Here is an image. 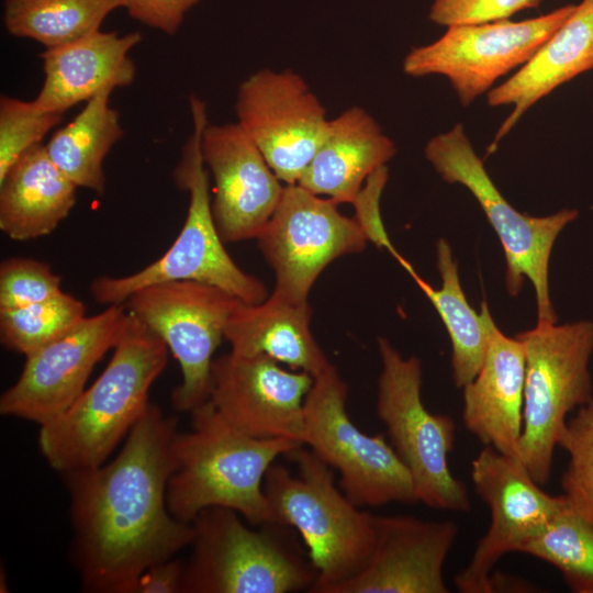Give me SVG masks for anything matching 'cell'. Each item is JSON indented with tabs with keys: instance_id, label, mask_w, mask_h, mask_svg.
<instances>
[{
	"instance_id": "cell-1",
	"label": "cell",
	"mask_w": 593,
	"mask_h": 593,
	"mask_svg": "<svg viewBox=\"0 0 593 593\" xmlns=\"http://www.w3.org/2000/svg\"><path fill=\"white\" fill-rule=\"evenodd\" d=\"M177 433V419L149 403L111 462L65 474L85 589L132 593L147 568L191 546L193 525L167 505Z\"/></svg>"
},
{
	"instance_id": "cell-2",
	"label": "cell",
	"mask_w": 593,
	"mask_h": 593,
	"mask_svg": "<svg viewBox=\"0 0 593 593\" xmlns=\"http://www.w3.org/2000/svg\"><path fill=\"white\" fill-rule=\"evenodd\" d=\"M168 351L127 312L103 372L63 414L40 426L38 448L47 463L63 474L103 465L146 411Z\"/></svg>"
},
{
	"instance_id": "cell-3",
	"label": "cell",
	"mask_w": 593,
	"mask_h": 593,
	"mask_svg": "<svg viewBox=\"0 0 593 593\" xmlns=\"http://www.w3.org/2000/svg\"><path fill=\"white\" fill-rule=\"evenodd\" d=\"M191 413V430L177 433L167 505L191 523L204 508L236 511L251 526L273 523L264 491L269 467L302 445L286 438H256L228 424L208 400Z\"/></svg>"
},
{
	"instance_id": "cell-4",
	"label": "cell",
	"mask_w": 593,
	"mask_h": 593,
	"mask_svg": "<svg viewBox=\"0 0 593 593\" xmlns=\"http://www.w3.org/2000/svg\"><path fill=\"white\" fill-rule=\"evenodd\" d=\"M286 457L296 465V475L273 462L264 480L273 523L301 536L317 572L310 592L333 593L367 563L376 540V515L359 510L337 488L331 467L306 446Z\"/></svg>"
},
{
	"instance_id": "cell-5",
	"label": "cell",
	"mask_w": 593,
	"mask_h": 593,
	"mask_svg": "<svg viewBox=\"0 0 593 593\" xmlns=\"http://www.w3.org/2000/svg\"><path fill=\"white\" fill-rule=\"evenodd\" d=\"M192 133L183 145L172 177L181 191L189 193L183 226L169 249L145 268L124 277L101 276L93 279L89 291L103 305L123 304L136 290L167 281H198L219 287L242 302L256 304L269 294L265 283L245 272L224 247L212 214L209 170L201 149L202 133L208 121L206 104L190 97Z\"/></svg>"
},
{
	"instance_id": "cell-6",
	"label": "cell",
	"mask_w": 593,
	"mask_h": 593,
	"mask_svg": "<svg viewBox=\"0 0 593 593\" xmlns=\"http://www.w3.org/2000/svg\"><path fill=\"white\" fill-rule=\"evenodd\" d=\"M192 552L182 593L310 592L317 572L294 529L279 523L250 528L231 508L212 506L191 522Z\"/></svg>"
},
{
	"instance_id": "cell-7",
	"label": "cell",
	"mask_w": 593,
	"mask_h": 593,
	"mask_svg": "<svg viewBox=\"0 0 593 593\" xmlns=\"http://www.w3.org/2000/svg\"><path fill=\"white\" fill-rule=\"evenodd\" d=\"M525 349L523 433L519 460L544 485L567 415L593 400L589 362L593 322L537 323L516 334Z\"/></svg>"
},
{
	"instance_id": "cell-8",
	"label": "cell",
	"mask_w": 593,
	"mask_h": 593,
	"mask_svg": "<svg viewBox=\"0 0 593 593\" xmlns=\"http://www.w3.org/2000/svg\"><path fill=\"white\" fill-rule=\"evenodd\" d=\"M381 372L376 412L391 446L411 474L417 502L439 511L470 510L468 488L450 470L455 421L428 411L422 400V363L378 339Z\"/></svg>"
},
{
	"instance_id": "cell-9",
	"label": "cell",
	"mask_w": 593,
	"mask_h": 593,
	"mask_svg": "<svg viewBox=\"0 0 593 593\" xmlns=\"http://www.w3.org/2000/svg\"><path fill=\"white\" fill-rule=\"evenodd\" d=\"M425 156L446 182L465 186L479 202L503 246L510 294L519 292L526 277L534 286L538 323H556L548 286L549 258L556 238L578 217V211L563 209L539 217L518 212L495 187L460 123L430 138Z\"/></svg>"
},
{
	"instance_id": "cell-10",
	"label": "cell",
	"mask_w": 593,
	"mask_h": 593,
	"mask_svg": "<svg viewBox=\"0 0 593 593\" xmlns=\"http://www.w3.org/2000/svg\"><path fill=\"white\" fill-rule=\"evenodd\" d=\"M348 385L332 366L314 378L304 405L303 445L339 473L356 505L415 503L406 467L383 436L360 430L346 410Z\"/></svg>"
},
{
	"instance_id": "cell-11",
	"label": "cell",
	"mask_w": 593,
	"mask_h": 593,
	"mask_svg": "<svg viewBox=\"0 0 593 593\" xmlns=\"http://www.w3.org/2000/svg\"><path fill=\"white\" fill-rule=\"evenodd\" d=\"M239 302L219 287L181 280L146 286L123 303L179 363L182 380L171 394L176 410L190 413L209 400L213 355Z\"/></svg>"
},
{
	"instance_id": "cell-12",
	"label": "cell",
	"mask_w": 593,
	"mask_h": 593,
	"mask_svg": "<svg viewBox=\"0 0 593 593\" xmlns=\"http://www.w3.org/2000/svg\"><path fill=\"white\" fill-rule=\"evenodd\" d=\"M337 205L298 183L284 186L277 209L256 238L275 273L272 293L307 302L313 284L331 262L365 250L369 239L360 223Z\"/></svg>"
},
{
	"instance_id": "cell-13",
	"label": "cell",
	"mask_w": 593,
	"mask_h": 593,
	"mask_svg": "<svg viewBox=\"0 0 593 593\" xmlns=\"http://www.w3.org/2000/svg\"><path fill=\"white\" fill-rule=\"evenodd\" d=\"M575 5L566 4L517 22L502 20L447 27L435 42L412 48L403 60V71L412 77H447L461 104L468 105L490 91L500 77L523 66Z\"/></svg>"
},
{
	"instance_id": "cell-14",
	"label": "cell",
	"mask_w": 593,
	"mask_h": 593,
	"mask_svg": "<svg viewBox=\"0 0 593 593\" xmlns=\"http://www.w3.org/2000/svg\"><path fill=\"white\" fill-rule=\"evenodd\" d=\"M471 480L491 521L454 582L461 593H490L494 591L491 571L495 563L507 552H518L568 503L563 495L546 493L521 460L489 446L472 460Z\"/></svg>"
},
{
	"instance_id": "cell-15",
	"label": "cell",
	"mask_w": 593,
	"mask_h": 593,
	"mask_svg": "<svg viewBox=\"0 0 593 593\" xmlns=\"http://www.w3.org/2000/svg\"><path fill=\"white\" fill-rule=\"evenodd\" d=\"M237 123L286 184L298 183L328 126L326 110L298 74L262 69L240 85Z\"/></svg>"
},
{
	"instance_id": "cell-16",
	"label": "cell",
	"mask_w": 593,
	"mask_h": 593,
	"mask_svg": "<svg viewBox=\"0 0 593 593\" xmlns=\"http://www.w3.org/2000/svg\"><path fill=\"white\" fill-rule=\"evenodd\" d=\"M127 311L107 306L25 356L18 380L0 398V413L40 426L63 414L85 391L91 371L113 349Z\"/></svg>"
},
{
	"instance_id": "cell-17",
	"label": "cell",
	"mask_w": 593,
	"mask_h": 593,
	"mask_svg": "<svg viewBox=\"0 0 593 593\" xmlns=\"http://www.w3.org/2000/svg\"><path fill=\"white\" fill-rule=\"evenodd\" d=\"M314 378L264 356L227 353L214 358L209 401L221 416L256 438L303 445L304 405Z\"/></svg>"
},
{
	"instance_id": "cell-18",
	"label": "cell",
	"mask_w": 593,
	"mask_h": 593,
	"mask_svg": "<svg viewBox=\"0 0 593 593\" xmlns=\"http://www.w3.org/2000/svg\"><path fill=\"white\" fill-rule=\"evenodd\" d=\"M201 149L213 178L212 214L221 238L256 239L280 202L282 181L237 122L208 123Z\"/></svg>"
},
{
	"instance_id": "cell-19",
	"label": "cell",
	"mask_w": 593,
	"mask_h": 593,
	"mask_svg": "<svg viewBox=\"0 0 593 593\" xmlns=\"http://www.w3.org/2000/svg\"><path fill=\"white\" fill-rule=\"evenodd\" d=\"M458 533L451 521L376 515L367 563L333 593H447L443 570Z\"/></svg>"
},
{
	"instance_id": "cell-20",
	"label": "cell",
	"mask_w": 593,
	"mask_h": 593,
	"mask_svg": "<svg viewBox=\"0 0 593 593\" xmlns=\"http://www.w3.org/2000/svg\"><path fill=\"white\" fill-rule=\"evenodd\" d=\"M524 384V345L504 335L492 318L483 363L462 388V422L484 446L518 460Z\"/></svg>"
},
{
	"instance_id": "cell-21",
	"label": "cell",
	"mask_w": 593,
	"mask_h": 593,
	"mask_svg": "<svg viewBox=\"0 0 593 593\" xmlns=\"http://www.w3.org/2000/svg\"><path fill=\"white\" fill-rule=\"evenodd\" d=\"M142 41L139 32L120 35L98 30L71 43L45 48L44 82L33 100L36 108L64 114L105 89L130 86L136 66L130 52Z\"/></svg>"
},
{
	"instance_id": "cell-22",
	"label": "cell",
	"mask_w": 593,
	"mask_h": 593,
	"mask_svg": "<svg viewBox=\"0 0 593 593\" xmlns=\"http://www.w3.org/2000/svg\"><path fill=\"white\" fill-rule=\"evenodd\" d=\"M593 69V0H582L536 53L503 83L488 92L491 107L513 105L489 152L541 98Z\"/></svg>"
},
{
	"instance_id": "cell-23",
	"label": "cell",
	"mask_w": 593,
	"mask_h": 593,
	"mask_svg": "<svg viewBox=\"0 0 593 593\" xmlns=\"http://www.w3.org/2000/svg\"><path fill=\"white\" fill-rule=\"evenodd\" d=\"M396 149L378 122L353 107L329 120L326 134L298 184L336 203H353L363 182Z\"/></svg>"
},
{
	"instance_id": "cell-24",
	"label": "cell",
	"mask_w": 593,
	"mask_h": 593,
	"mask_svg": "<svg viewBox=\"0 0 593 593\" xmlns=\"http://www.w3.org/2000/svg\"><path fill=\"white\" fill-rule=\"evenodd\" d=\"M307 302H293L270 293L256 304L239 302L224 328L231 351L243 356H267L292 370L313 378L331 368L311 329Z\"/></svg>"
},
{
	"instance_id": "cell-25",
	"label": "cell",
	"mask_w": 593,
	"mask_h": 593,
	"mask_svg": "<svg viewBox=\"0 0 593 593\" xmlns=\"http://www.w3.org/2000/svg\"><path fill=\"white\" fill-rule=\"evenodd\" d=\"M77 189L45 145H35L0 180V230L20 242L51 234L75 206Z\"/></svg>"
},
{
	"instance_id": "cell-26",
	"label": "cell",
	"mask_w": 593,
	"mask_h": 593,
	"mask_svg": "<svg viewBox=\"0 0 593 593\" xmlns=\"http://www.w3.org/2000/svg\"><path fill=\"white\" fill-rule=\"evenodd\" d=\"M437 269L441 288L436 290L424 281L413 268L409 270L421 290L429 299L451 340L452 377L457 388H463L479 372L489 345L492 316L485 302L477 313L468 303L461 288L458 266L447 240L436 245Z\"/></svg>"
},
{
	"instance_id": "cell-27",
	"label": "cell",
	"mask_w": 593,
	"mask_h": 593,
	"mask_svg": "<svg viewBox=\"0 0 593 593\" xmlns=\"http://www.w3.org/2000/svg\"><path fill=\"white\" fill-rule=\"evenodd\" d=\"M113 89L88 100L71 122L58 128L45 145L52 161L78 187L103 194V161L122 138L119 112L110 105Z\"/></svg>"
},
{
	"instance_id": "cell-28",
	"label": "cell",
	"mask_w": 593,
	"mask_h": 593,
	"mask_svg": "<svg viewBox=\"0 0 593 593\" xmlns=\"http://www.w3.org/2000/svg\"><path fill=\"white\" fill-rule=\"evenodd\" d=\"M114 0H4L3 24L16 37L58 47L100 30Z\"/></svg>"
},
{
	"instance_id": "cell-29",
	"label": "cell",
	"mask_w": 593,
	"mask_h": 593,
	"mask_svg": "<svg viewBox=\"0 0 593 593\" xmlns=\"http://www.w3.org/2000/svg\"><path fill=\"white\" fill-rule=\"evenodd\" d=\"M518 552L557 568L571 591L593 593V526L569 505Z\"/></svg>"
},
{
	"instance_id": "cell-30",
	"label": "cell",
	"mask_w": 593,
	"mask_h": 593,
	"mask_svg": "<svg viewBox=\"0 0 593 593\" xmlns=\"http://www.w3.org/2000/svg\"><path fill=\"white\" fill-rule=\"evenodd\" d=\"M86 306L66 292L16 309L0 310V340L27 356L60 337L86 317Z\"/></svg>"
},
{
	"instance_id": "cell-31",
	"label": "cell",
	"mask_w": 593,
	"mask_h": 593,
	"mask_svg": "<svg viewBox=\"0 0 593 593\" xmlns=\"http://www.w3.org/2000/svg\"><path fill=\"white\" fill-rule=\"evenodd\" d=\"M558 446L569 456L561 478L562 495L593 526V400L567 422Z\"/></svg>"
},
{
	"instance_id": "cell-32",
	"label": "cell",
	"mask_w": 593,
	"mask_h": 593,
	"mask_svg": "<svg viewBox=\"0 0 593 593\" xmlns=\"http://www.w3.org/2000/svg\"><path fill=\"white\" fill-rule=\"evenodd\" d=\"M63 114L42 111L33 101L0 98V180L30 148L41 144Z\"/></svg>"
},
{
	"instance_id": "cell-33",
	"label": "cell",
	"mask_w": 593,
	"mask_h": 593,
	"mask_svg": "<svg viewBox=\"0 0 593 593\" xmlns=\"http://www.w3.org/2000/svg\"><path fill=\"white\" fill-rule=\"evenodd\" d=\"M61 278L41 260L12 257L0 264V310L45 301L60 292Z\"/></svg>"
},
{
	"instance_id": "cell-34",
	"label": "cell",
	"mask_w": 593,
	"mask_h": 593,
	"mask_svg": "<svg viewBox=\"0 0 593 593\" xmlns=\"http://www.w3.org/2000/svg\"><path fill=\"white\" fill-rule=\"evenodd\" d=\"M542 0H434L428 18L443 26L480 24L508 20L518 11L537 7Z\"/></svg>"
},
{
	"instance_id": "cell-35",
	"label": "cell",
	"mask_w": 593,
	"mask_h": 593,
	"mask_svg": "<svg viewBox=\"0 0 593 593\" xmlns=\"http://www.w3.org/2000/svg\"><path fill=\"white\" fill-rule=\"evenodd\" d=\"M387 179L388 168L383 166L366 180L365 186L353 202L356 211L355 217L360 223L369 240L378 246L385 247L401 261L403 258L394 250L388 239L380 217L379 203Z\"/></svg>"
},
{
	"instance_id": "cell-36",
	"label": "cell",
	"mask_w": 593,
	"mask_h": 593,
	"mask_svg": "<svg viewBox=\"0 0 593 593\" xmlns=\"http://www.w3.org/2000/svg\"><path fill=\"white\" fill-rule=\"evenodd\" d=\"M134 20L174 35L186 13L201 0H114Z\"/></svg>"
},
{
	"instance_id": "cell-37",
	"label": "cell",
	"mask_w": 593,
	"mask_h": 593,
	"mask_svg": "<svg viewBox=\"0 0 593 593\" xmlns=\"http://www.w3.org/2000/svg\"><path fill=\"white\" fill-rule=\"evenodd\" d=\"M184 563L168 559L147 568L136 580L132 593H182Z\"/></svg>"
}]
</instances>
